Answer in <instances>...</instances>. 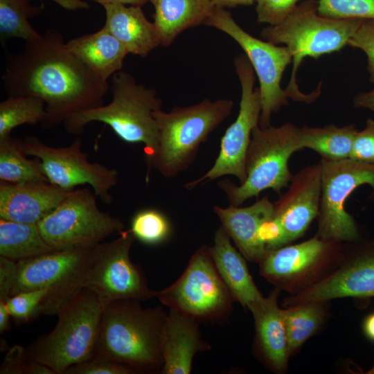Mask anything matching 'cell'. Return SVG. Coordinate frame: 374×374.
Instances as JSON below:
<instances>
[{
    "mask_svg": "<svg viewBox=\"0 0 374 374\" xmlns=\"http://www.w3.org/2000/svg\"><path fill=\"white\" fill-rule=\"evenodd\" d=\"M3 83L8 96H30L44 102L46 116L42 126L46 129L103 105L109 90L108 81L76 57L55 29L26 42L19 53L10 57Z\"/></svg>",
    "mask_w": 374,
    "mask_h": 374,
    "instance_id": "obj_1",
    "label": "cell"
},
{
    "mask_svg": "<svg viewBox=\"0 0 374 374\" xmlns=\"http://www.w3.org/2000/svg\"><path fill=\"white\" fill-rule=\"evenodd\" d=\"M140 302L118 300L105 306L93 357L122 364L134 373H160L167 314L161 307L145 309Z\"/></svg>",
    "mask_w": 374,
    "mask_h": 374,
    "instance_id": "obj_2",
    "label": "cell"
},
{
    "mask_svg": "<svg viewBox=\"0 0 374 374\" xmlns=\"http://www.w3.org/2000/svg\"><path fill=\"white\" fill-rule=\"evenodd\" d=\"M111 78V102L71 115L64 127L80 135L89 123H103L123 141L143 143L146 161L157 149L159 129L153 114L161 109L162 101L154 89L137 82L127 72L120 71Z\"/></svg>",
    "mask_w": 374,
    "mask_h": 374,
    "instance_id": "obj_3",
    "label": "cell"
},
{
    "mask_svg": "<svg viewBox=\"0 0 374 374\" xmlns=\"http://www.w3.org/2000/svg\"><path fill=\"white\" fill-rule=\"evenodd\" d=\"M364 19L330 18L318 13V1L306 0L298 4L280 24L262 29V39L278 45L285 44L292 56L290 80L285 89L290 98L311 103L320 94V87L311 94L301 92L296 83V73L305 57L320 56L339 51L357 30Z\"/></svg>",
    "mask_w": 374,
    "mask_h": 374,
    "instance_id": "obj_4",
    "label": "cell"
},
{
    "mask_svg": "<svg viewBox=\"0 0 374 374\" xmlns=\"http://www.w3.org/2000/svg\"><path fill=\"white\" fill-rule=\"evenodd\" d=\"M233 105L230 99L206 98L193 105L173 107L168 112L155 111L159 141L154 154L145 161L146 180L151 168L166 178L187 170L195 160L200 145L229 116Z\"/></svg>",
    "mask_w": 374,
    "mask_h": 374,
    "instance_id": "obj_5",
    "label": "cell"
},
{
    "mask_svg": "<svg viewBox=\"0 0 374 374\" xmlns=\"http://www.w3.org/2000/svg\"><path fill=\"white\" fill-rule=\"evenodd\" d=\"M105 306L83 288L58 312L54 329L24 348L26 359L64 374L69 367L93 357Z\"/></svg>",
    "mask_w": 374,
    "mask_h": 374,
    "instance_id": "obj_6",
    "label": "cell"
},
{
    "mask_svg": "<svg viewBox=\"0 0 374 374\" xmlns=\"http://www.w3.org/2000/svg\"><path fill=\"white\" fill-rule=\"evenodd\" d=\"M299 131L300 127L291 123L255 127L246 156L245 180L239 185L227 179L218 183L230 205L240 206L267 189L280 195L288 187L293 177L290 158L302 150Z\"/></svg>",
    "mask_w": 374,
    "mask_h": 374,
    "instance_id": "obj_7",
    "label": "cell"
},
{
    "mask_svg": "<svg viewBox=\"0 0 374 374\" xmlns=\"http://www.w3.org/2000/svg\"><path fill=\"white\" fill-rule=\"evenodd\" d=\"M92 248L55 250L17 261L10 296L26 291L48 289L41 315H57L83 288Z\"/></svg>",
    "mask_w": 374,
    "mask_h": 374,
    "instance_id": "obj_8",
    "label": "cell"
},
{
    "mask_svg": "<svg viewBox=\"0 0 374 374\" xmlns=\"http://www.w3.org/2000/svg\"><path fill=\"white\" fill-rule=\"evenodd\" d=\"M96 197L89 188L69 190L37 224L47 244L55 250L92 248L109 235L123 231V222L101 211Z\"/></svg>",
    "mask_w": 374,
    "mask_h": 374,
    "instance_id": "obj_9",
    "label": "cell"
},
{
    "mask_svg": "<svg viewBox=\"0 0 374 374\" xmlns=\"http://www.w3.org/2000/svg\"><path fill=\"white\" fill-rule=\"evenodd\" d=\"M156 297L169 309L184 312L198 321L224 319L231 314L235 301L206 245L195 251L174 283L156 292Z\"/></svg>",
    "mask_w": 374,
    "mask_h": 374,
    "instance_id": "obj_10",
    "label": "cell"
},
{
    "mask_svg": "<svg viewBox=\"0 0 374 374\" xmlns=\"http://www.w3.org/2000/svg\"><path fill=\"white\" fill-rule=\"evenodd\" d=\"M319 162L321 195L315 235L342 243L361 240L357 223L345 204L352 193L364 184L372 188L368 198L374 202V164L350 158Z\"/></svg>",
    "mask_w": 374,
    "mask_h": 374,
    "instance_id": "obj_11",
    "label": "cell"
},
{
    "mask_svg": "<svg viewBox=\"0 0 374 374\" xmlns=\"http://www.w3.org/2000/svg\"><path fill=\"white\" fill-rule=\"evenodd\" d=\"M344 243L314 235L303 242L267 250L260 274L274 287L295 294L326 277L339 262Z\"/></svg>",
    "mask_w": 374,
    "mask_h": 374,
    "instance_id": "obj_12",
    "label": "cell"
},
{
    "mask_svg": "<svg viewBox=\"0 0 374 374\" xmlns=\"http://www.w3.org/2000/svg\"><path fill=\"white\" fill-rule=\"evenodd\" d=\"M204 25L212 26L233 39L242 48L259 80L261 113L259 126L270 125L273 113L288 104L290 98L280 85L284 71L292 61L287 46L258 39L242 29L230 12L214 6Z\"/></svg>",
    "mask_w": 374,
    "mask_h": 374,
    "instance_id": "obj_13",
    "label": "cell"
},
{
    "mask_svg": "<svg viewBox=\"0 0 374 374\" xmlns=\"http://www.w3.org/2000/svg\"><path fill=\"white\" fill-rule=\"evenodd\" d=\"M234 66L241 85L238 116L222 137L213 166L199 178L188 182L185 188L188 190L226 175L235 177L240 184L246 179V156L252 132L259 125L261 100L259 88L254 87L255 71L245 54L234 59Z\"/></svg>",
    "mask_w": 374,
    "mask_h": 374,
    "instance_id": "obj_14",
    "label": "cell"
},
{
    "mask_svg": "<svg viewBox=\"0 0 374 374\" xmlns=\"http://www.w3.org/2000/svg\"><path fill=\"white\" fill-rule=\"evenodd\" d=\"M135 240L130 230L123 231L116 239L93 247L84 288L95 293L105 305L118 300L143 301L156 297L130 258Z\"/></svg>",
    "mask_w": 374,
    "mask_h": 374,
    "instance_id": "obj_15",
    "label": "cell"
},
{
    "mask_svg": "<svg viewBox=\"0 0 374 374\" xmlns=\"http://www.w3.org/2000/svg\"><path fill=\"white\" fill-rule=\"evenodd\" d=\"M22 144L27 155L39 159L51 184L68 191L87 184L102 202L112 203L111 190L117 184L118 170L89 161L88 154L82 150L81 138H76L69 145L54 147L28 136L22 139Z\"/></svg>",
    "mask_w": 374,
    "mask_h": 374,
    "instance_id": "obj_16",
    "label": "cell"
},
{
    "mask_svg": "<svg viewBox=\"0 0 374 374\" xmlns=\"http://www.w3.org/2000/svg\"><path fill=\"white\" fill-rule=\"evenodd\" d=\"M374 297V239L344 243L336 267L315 284L283 300L284 308L311 301Z\"/></svg>",
    "mask_w": 374,
    "mask_h": 374,
    "instance_id": "obj_17",
    "label": "cell"
},
{
    "mask_svg": "<svg viewBox=\"0 0 374 374\" xmlns=\"http://www.w3.org/2000/svg\"><path fill=\"white\" fill-rule=\"evenodd\" d=\"M321 195L320 162L293 175L286 192L274 203L271 220L280 231L282 247L303 236L317 218Z\"/></svg>",
    "mask_w": 374,
    "mask_h": 374,
    "instance_id": "obj_18",
    "label": "cell"
},
{
    "mask_svg": "<svg viewBox=\"0 0 374 374\" xmlns=\"http://www.w3.org/2000/svg\"><path fill=\"white\" fill-rule=\"evenodd\" d=\"M280 291L274 287L266 297L249 308L255 326L253 353L265 367L276 373L287 370L290 356L283 308L278 303Z\"/></svg>",
    "mask_w": 374,
    "mask_h": 374,
    "instance_id": "obj_19",
    "label": "cell"
},
{
    "mask_svg": "<svg viewBox=\"0 0 374 374\" xmlns=\"http://www.w3.org/2000/svg\"><path fill=\"white\" fill-rule=\"evenodd\" d=\"M68 192L48 181L11 184L0 181V218L38 224Z\"/></svg>",
    "mask_w": 374,
    "mask_h": 374,
    "instance_id": "obj_20",
    "label": "cell"
},
{
    "mask_svg": "<svg viewBox=\"0 0 374 374\" xmlns=\"http://www.w3.org/2000/svg\"><path fill=\"white\" fill-rule=\"evenodd\" d=\"M274 208V203L265 195L249 206H215L213 211L244 257L258 263L267 251L260 238V231L271 217Z\"/></svg>",
    "mask_w": 374,
    "mask_h": 374,
    "instance_id": "obj_21",
    "label": "cell"
},
{
    "mask_svg": "<svg viewBox=\"0 0 374 374\" xmlns=\"http://www.w3.org/2000/svg\"><path fill=\"white\" fill-rule=\"evenodd\" d=\"M211 348L209 343L202 339L195 318L169 309L161 337L163 365L160 373H190L194 356Z\"/></svg>",
    "mask_w": 374,
    "mask_h": 374,
    "instance_id": "obj_22",
    "label": "cell"
},
{
    "mask_svg": "<svg viewBox=\"0 0 374 374\" xmlns=\"http://www.w3.org/2000/svg\"><path fill=\"white\" fill-rule=\"evenodd\" d=\"M220 225L214 235L209 251L220 277L232 294L245 310L264 296L258 289L248 269L246 258L231 242Z\"/></svg>",
    "mask_w": 374,
    "mask_h": 374,
    "instance_id": "obj_23",
    "label": "cell"
},
{
    "mask_svg": "<svg viewBox=\"0 0 374 374\" xmlns=\"http://www.w3.org/2000/svg\"><path fill=\"white\" fill-rule=\"evenodd\" d=\"M103 8L106 15L103 26L128 53L145 57L161 46L156 27L146 18L141 6L112 3Z\"/></svg>",
    "mask_w": 374,
    "mask_h": 374,
    "instance_id": "obj_24",
    "label": "cell"
},
{
    "mask_svg": "<svg viewBox=\"0 0 374 374\" xmlns=\"http://www.w3.org/2000/svg\"><path fill=\"white\" fill-rule=\"evenodd\" d=\"M69 51L103 80L121 71L128 53L123 45L104 26L99 30L66 42Z\"/></svg>",
    "mask_w": 374,
    "mask_h": 374,
    "instance_id": "obj_25",
    "label": "cell"
},
{
    "mask_svg": "<svg viewBox=\"0 0 374 374\" xmlns=\"http://www.w3.org/2000/svg\"><path fill=\"white\" fill-rule=\"evenodd\" d=\"M160 45L168 46L184 30L204 24L214 5L211 0H149Z\"/></svg>",
    "mask_w": 374,
    "mask_h": 374,
    "instance_id": "obj_26",
    "label": "cell"
},
{
    "mask_svg": "<svg viewBox=\"0 0 374 374\" xmlns=\"http://www.w3.org/2000/svg\"><path fill=\"white\" fill-rule=\"evenodd\" d=\"M353 124L341 127L334 124L323 127H300L301 149L308 148L321 156V159L339 161L350 158L357 132Z\"/></svg>",
    "mask_w": 374,
    "mask_h": 374,
    "instance_id": "obj_27",
    "label": "cell"
},
{
    "mask_svg": "<svg viewBox=\"0 0 374 374\" xmlns=\"http://www.w3.org/2000/svg\"><path fill=\"white\" fill-rule=\"evenodd\" d=\"M55 250L42 237L37 224L0 218V256L17 262Z\"/></svg>",
    "mask_w": 374,
    "mask_h": 374,
    "instance_id": "obj_28",
    "label": "cell"
},
{
    "mask_svg": "<svg viewBox=\"0 0 374 374\" xmlns=\"http://www.w3.org/2000/svg\"><path fill=\"white\" fill-rule=\"evenodd\" d=\"M328 305L329 301H311L283 308L290 355L324 326L329 316Z\"/></svg>",
    "mask_w": 374,
    "mask_h": 374,
    "instance_id": "obj_29",
    "label": "cell"
},
{
    "mask_svg": "<svg viewBox=\"0 0 374 374\" xmlns=\"http://www.w3.org/2000/svg\"><path fill=\"white\" fill-rule=\"evenodd\" d=\"M26 156L22 139L11 135L0 139V181L11 184L48 181L39 159L30 160Z\"/></svg>",
    "mask_w": 374,
    "mask_h": 374,
    "instance_id": "obj_30",
    "label": "cell"
},
{
    "mask_svg": "<svg viewBox=\"0 0 374 374\" xmlns=\"http://www.w3.org/2000/svg\"><path fill=\"white\" fill-rule=\"evenodd\" d=\"M42 6L30 3V0H0V40L4 44L11 38L26 42L41 35L28 21L30 17L39 15Z\"/></svg>",
    "mask_w": 374,
    "mask_h": 374,
    "instance_id": "obj_31",
    "label": "cell"
},
{
    "mask_svg": "<svg viewBox=\"0 0 374 374\" xmlns=\"http://www.w3.org/2000/svg\"><path fill=\"white\" fill-rule=\"evenodd\" d=\"M46 116L44 102L30 96H8L0 103V139L21 125L42 123Z\"/></svg>",
    "mask_w": 374,
    "mask_h": 374,
    "instance_id": "obj_32",
    "label": "cell"
},
{
    "mask_svg": "<svg viewBox=\"0 0 374 374\" xmlns=\"http://www.w3.org/2000/svg\"><path fill=\"white\" fill-rule=\"evenodd\" d=\"M130 231L142 243L157 245L170 238L172 226L161 211L155 208H144L132 217Z\"/></svg>",
    "mask_w": 374,
    "mask_h": 374,
    "instance_id": "obj_33",
    "label": "cell"
},
{
    "mask_svg": "<svg viewBox=\"0 0 374 374\" xmlns=\"http://www.w3.org/2000/svg\"><path fill=\"white\" fill-rule=\"evenodd\" d=\"M318 13L330 18L374 19V0H318Z\"/></svg>",
    "mask_w": 374,
    "mask_h": 374,
    "instance_id": "obj_34",
    "label": "cell"
},
{
    "mask_svg": "<svg viewBox=\"0 0 374 374\" xmlns=\"http://www.w3.org/2000/svg\"><path fill=\"white\" fill-rule=\"evenodd\" d=\"M48 293V289H38L8 297L6 303L11 317L20 323L29 322L40 316L42 305Z\"/></svg>",
    "mask_w": 374,
    "mask_h": 374,
    "instance_id": "obj_35",
    "label": "cell"
},
{
    "mask_svg": "<svg viewBox=\"0 0 374 374\" xmlns=\"http://www.w3.org/2000/svg\"><path fill=\"white\" fill-rule=\"evenodd\" d=\"M300 0H256L257 21L276 26L296 8Z\"/></svg>",
    "mask_w": 374,
    "mask_h": 374,
    "instance_id": "obj_36",
    "label": "cell"
},
{
    "mask_svg": "<svg viewBox=\"0 0 374 374\" xmlns=\"http://www.w3.org/2000/svg\"><path fill=\"white\" fill-rule=\"evenodd\" d=\"M348 45L359 48L365 53L369 80L374 84V19H364L349 39Z\"/></svg>",
    "mask_w": 374,
    "mask_h": 374,
    "instance_id": "obj_37",
    "label": "cell"
},
{
    "mask_svg": "<svg viewBox=\"0 0 374 374\" xmlns=\"http://www.w3.org/2000/svg\"><path fill=\"white\" fill-rule=\"evenodd\" d=\"M132 370L109 359L93 357L69 367L64 374H132Z\"/></svg>",
    "mask_w": 374,
    "mask_h": 374,
    "instance_id": "obj_38",
    "label": "cell"
},
{
    "mask_svg": "<svg viewBox=\"0 0 374 374\" xmlns=\"http://www.w3.org/2000/svg\"><path fill=\"white\" fill-rule=\"evenodd\" d=\"M350 158L374 164V121L372 118H368L365 127L357 131Z\"/></svg>",
    "mask_w": 374,
    "mask_h": 374,
    "instance_id": "obj_39",
    "label": "cell"
},
{
    "mask_svg": "<svg viewBox=\"0 0 374 374\" xmlns=\"http://www.w3.org/2000/svg\"><path fill=\"white\" fill-rule=\"evenodd\" d=\"M30 361L25 357L24 348L15 346L10 348L1 364V374H27Z\"/></svg>",
    "mask_w": 374,
    "mask_h": 374,
    "instance_id": "obj_40",
    "label": "cell"
},
{
    "mask_svg": "<svg viewBox=\"0 0 374 374\" xmlns=\"http://www.w3.org/2000/svg\"><path fill=\"white\" fill-rule=\"evenodd\" d=\"M17 270L16 261L0 256V300L10 296Z\"/></svg>",
    "mask_w": 374,
    "mask_h": 374,
    "instance_id": "obj_41",
    "label": "cell"
},
{
    "mask_svg": "<svg viewBox=\"0 0 374 374\" xmlns=\"http://www.w3.org/2000/svg\"><path fill=\"white\" fill-rule=\"evenodd\" d=\"M353 105L356 108L368 109L374 112V88L356 94L353 98Z\"/></svg>",
    "mask_w": 374,
    "mask_h": 374,
    "instance_id": "obj_42",
    "label": "cell"
},
{
    "mask_svg": "<svg viewBox=\"0 0 374 374\" xmlns=\"http://www.w3.org/2000/svg\"><path fill=\"white\" fill-rule=\"evenodd\" d=\"M64 9L77 10L87 9L89 5L84 0H51Z\"/></svg>",
    "mask_w": 374,
    "mask_h": 374,
    "instance_id": "obj_43",
    "label": "cell"
},
{
    "mask_svg": "<svg viewBox=\"0 0 374 374\" xmlns=\"http://www.w3.org/2000/svg\"><path fill=\"white\" fill-rule=\"evenodd\" d=\"M215 7L222 8H233L240 6L253 5L256 0H211Z\"/></svg>",
    "mask_w": 374,
    "mask_h": 374,
    "instance_id": "obj_44",
    "label": "cell"
},
{
    "mask_svg": "<svg viewBox=\"0 0 374 374\" xmlns=\"http://www.w3.org/2000/svg\"><path fill=\"white\" fill-rule=\"evenodd\" d=\"M10 314L6 301L0 300V332L3 333L10 328Z\"/></svg>",
    "mask_w": 374,
    "mask_h": 374,
    "instance_id": "obj_45",
    "label": "cell"
},
{
    "mask_svg": "<svg viewBox=\"0 0 374 374\" xmlns=\"http://www.w3.org/2000/svg\"><path fill=\"white\" fill-rule=\"evenodd\" d=\"M364 335L374 342V312L367 315L362 323Z\"/></svg>",
    "mask_w": 374,
    "mask_h": 374,
    "instance_id": "obj_46",
    "label": "cell"
},
{
    "mask_svg": "<svg viewBox=\"0 0 374 374\" xmlns=\"http://www.w3.org/2000/svg\"><path fill=\"white\" fill-rule=\"evenodd\" d=\"M105 6L107 4L119 3L127 6H141L145 4L149 0H89Z\"/></svg>",
    "mask_w": 374,
    "mask_h": 374,
    "instance_id": "obj_47",
    "label": "cell"
},
{
    "mask_svg": "<svg viewBox=\"0 0 374 374\" xmlns=\"http://www.w3.org/2000/svg\"><path fill=\"white\" fill-rule=\"evenodd\" d=\"M367 374H374V366L366 372Z\"/></svg>",
    "mask_w": 374,
    "mask_h": 374,
    "instance_id": "obj_48",
    "label": "cell"
}]
</instances>
